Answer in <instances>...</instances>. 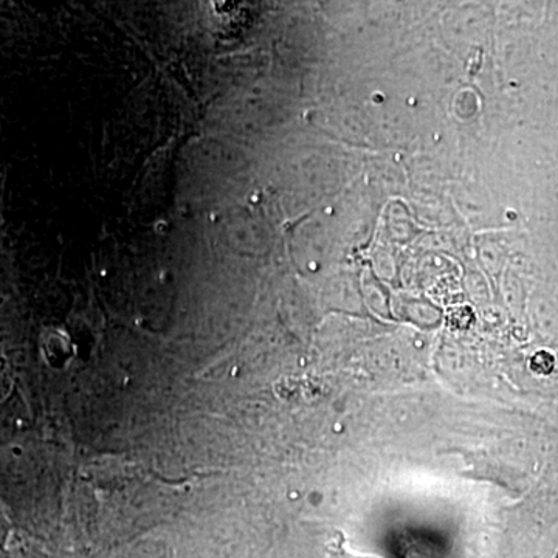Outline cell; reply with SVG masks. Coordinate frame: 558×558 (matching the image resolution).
Masks as SVG:
<instances>
[{"label":"cell","mask_w":558,"mask_h":558,"mask_svg":"<svg viewBox=\"0 0 558 558\" xmlns=\"http://www.w3.org/2000/svg\"><path fill=\"white\" fill-rule=\"evenodd\" d=\"M330 556L332 558H377L371 556H359V554L352 553L347 545V538L341 534H337V542H333L329 548Z\"/></svg>","instance_id":"cell-1"},{"label":"cell","mask_w":558,"mask_h":558,"mask_svg":"<svg viewBox=\"0 0 558 558\" xmlns=\"http://www.w3.org/2000/svg\"><path fill=\"white\" fill-rule=\"evenodd\" d=\"M557 558H558V556H557Z\"/></svg>","instance_id":"cell-2"}]
</instances>
